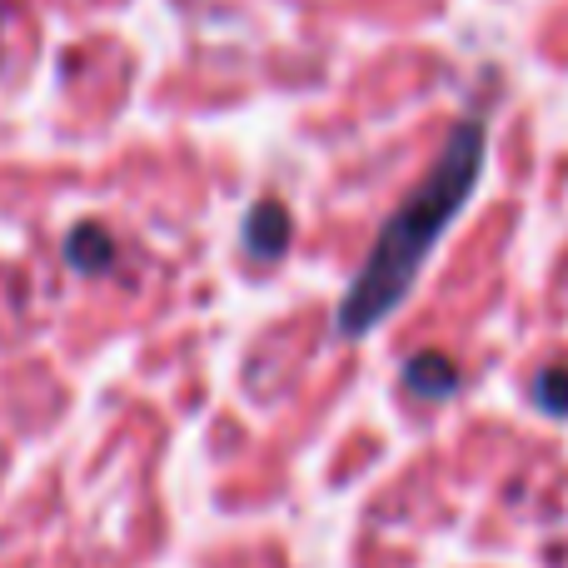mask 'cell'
<instances>
[{
  "instance_id": "1",
  "label": "cell",
  "mask_w": 568,
  "mask_h": 568,
  "mask_svg": "<svg viewBox=\"0 0 568 568\" xmlns=\"http://www.w3.org/2000/svg\"><path fill=\"white\" fill-rule=\"evenodd\" d=\"M479 170H484V120H459L439 165L429 170V180L394 210L389 225L374 240V250L364 255L359 275H354L349 294L339 304V334H349V339L369 334L374 324L399 310V300L419 280V265L439 245L449 220L464 210L469 190L479 185Z\"/></svg>"
},
{
  "instance_id": "2",
  "label": "cell",
  "mask_w": 568,
  "mask_h": 568,
  "mask_svg": "<svg viewBox=\"0 0 568 568\" xmlns=\"http://www.w3.org/2000/svg\"><path fill=\"white\" fill-rule=\"evenodd\" d=\"M284 245H290V215L280 200H260L245 215V250L260 260H280Z\"/></svg>"
},
{
  "instance_id": "3",
  "label": "cell",
  "mask_w": 568,
  "mask_h": 568,
  "mask_svg": "<svg viewBox=\"0 0 568 568\" xmlns=\"http://www.w3.org/2000/svg\"><path fill=\"white\" fill-rule=\"evenodd\" d=\"M404 384L424 399H444V394L459 389V369H454L444 354H419V359L404 364Z\"/></svg>"
},
{
  "instance_id": "4",
  "label": "cell",
  "mask_w": 568,
  "mask_h": 568,
  "mask_svg": "<svg viewBox=\"0 0 568 568\" xmlns=\"http://www.w3.org/2000/svg\"><path fill=\"white\" fill-rule=\"evenodd\" d=\"M65 260L80 275H100V270H110V260H115V245H110V235L100 225H80L75 235L65 240Z\"/></svg>"
},
{
  "instance_id": "5",
  "label": "cell",
  "mask_w": 568,
  "mask_h": 568,
  "mask_svg": "<svg viewBox=\"0 0 568 568\" xmlns=\"http://www.w3.org/2000/svg\"><path fill=\"white\" fill-rule=\"evenodd\" d=\"M534 399L549 414H568V369H544L534 379Z\"/></svg>"
}]
</instances>
